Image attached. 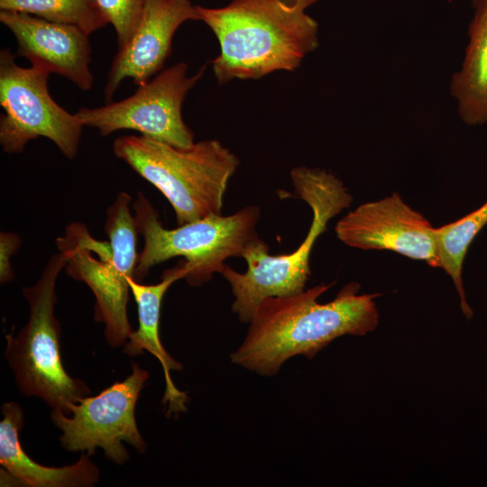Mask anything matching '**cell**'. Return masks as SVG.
Segmentation results:
<instances>
[{
  "instance_id": "cell-15",
  "label": "cell",
  "mask_w": 487,
  "mask_h": 487,
  "mask_svg": "<svg viewBox=\"0 0 487 487\" xmlns=\"http://www.w3.org/2000/svg\"><path fill=\"white\" fill-rule=\"evenodd\" d=\"M184 278L185 271L179 262L175 267L166 270L157 284L144 285L133 278L129 279L130 290L137 305L138 328L130 334L123 352L128 356H137L148 351L160 361L166 385L162 403L167 417L186 411L188 396L176 388L171 379L170 372L180 371L182 364L169 354L161 342L160 313L168 289L176 280Z\"/></svg>"
},
{
  "instance_id": "cell-19",
  "label": "cell",
  "mask_w": 487,
  "mask_h": 487,
  "mask_svg": "<svg viewBox=\"0 0 487 487\" xmlns=\"http://www.w3.org/2000/svg\"><path fill=\"white\" fill-rule=\"evenodd\" d=\"M108 23L115 28L118 49L133 36L147 0H96Z\"/></svg>"
},
{
  "instance_id": "cell-21",
  "label": "cell",
  "mask_w": 487,
  "mask_h": 487,
  "mask_svg": "<svg viewBox=\"0 0 487 487\" xmlns=\"http://www.w3.org/2000/svg\"><path fill=\"white\" fill-rule=\"evenodd\" d=\"M474 13L487 10V0H471Z\"/></svg>"
},
{
  "instance_id": "cell-10",
  "label": "cell",
  "mask_w": 487,
  "mask_h": 487,
  "mask_svg": "<svg viewBox=\"0 0 487 487\" xmlns=\"http://www.w3.org/2000/svg\"><path fill=\"white\" fill-rule=\"evenodd\" d=\"M149 373L132 363L131 374L115 381L94 397H83L69 407V415L52 409L51 418L61 431L63 448L70 452H87L90 456L96 448L116 464L129 460L123 442L138 453L146 450L135 420V406Z\"/></svg>"
},
{
  "instance_id": "cell-5",
  "label": "cell",
  "mask_w": 487,
  "mask_h": 487,
  "mask_svg": "<svg viewBox=\"0 0 487 487\" xmlns=\"http://www.w3.org/2000/svg\"><path fill=\"white\" fill-rule=\"evenodd\" d=\"M115 156L157 188L170 203L177 225L221 214L237 156L217 140L179 148L142 135L114 141Z\"/></svg>"
},
{
  "instance_id": "cell-1",
  "label": "cell",
  "mask_w": 487,
  "mask_h": 487,
  "mask_svg": "<svg viewBox=\"0 0 487 487\" xmlns=\"http://www.w3.org/2000/svg\"><path fill=\"white\" fill-rule=\"evenodd\" d=\"M332 284H319L299 294L265 299L256 308L243 343L231 354L232 363L262 376H274L296 355L312 359L345 335H364L379 323L374 299L357 292L360 285L344 286L326 304L318 297Z\"/></svg>"
},
{
  "instance_id": "cell-4",
  "label": "cell",
  "mask_w": 487,
  "mask_h": 487,
  "mask_svg": "<svg viewBox=\"0 0 487 487\" xmlns=\"http://www.w3.org/2000/svg\"><path fill=\"white\" fill-rule=\"evenodd\" d=\"M131 201L127 192H119L108 207L104 225L108 243L95 239L78 222L69 225L56 242L67 260L66 274L93 292L95 320L105 325L106 340L114 348L124 346L133 331L127 316L129 279H134L139 254Z\"/></svg>"
},
{
  "instance_id": "cell-14",
  "label": "cell",
  "mask_w": 487,
  "mask_h": 487,
  "mask_svg": "<svg viewBox=\"0 0 487 487\" xmlns=\"http://www.w3.org/2000/svg\"><path fill=\"white\" fill-rule=\"evenodd\" d=\"M0 464L4 478L28 487H90L99 480L97 466L86 453L75 464L62 467L44 466L33 461L23 450L19 432L23 425V412L15 402L1 407Z\"/></svg>"
},
{
  "instance_id": "cell-6",
  "label": "cell",
  "mask_w": 487,
  "mask_h": 487,
  "mask_svg": "<svg viewBox=\"0 0 487 487\" xmlns=\"http://www.w3.org/2000/svg\"><path fill=\"white\" fill-rule=\"evenodd\" d=\"M133 210L137 232L144 242L134 271L137 281L152 267L182 257L184 279L190 286H200L221 272L226 259L242 257L246 244L258 237L257 206H247L230 216L210 215L173 229L163 226L157 210L142 192L133 202Z\"/></svg>"
},
{
  "instance_id": "cell-20",
  "label": "cell",
  "mask_w": 487,
  "mask_h": 487,
  "mask_svg": "<svg viewBox=\"0 0 487 487\" xmlns=\"http://www.w3.org/2000/svg\"><path fill=\"white\" fill-rule=\"evenodd\" d=\"M22 244L18 234L11 232L0 233V282L8 283L14 280L12 258Z\"/></svg>"
},
{
  "instance_id": "cell-13",
  "label": "cell",
  "mask_w": 487,
  "mask_h": 487,
  "mask_svg": "<svg viewBox=\"0 0 487 487\" xmlns=\"http://www.w3.org/2000/svg\"><path fill=\"white\" fill-rule=\"evenodd\" d=\"M191 20L198 16L189 0H147L133 36L113 60L104 87L106 104L112 102L124 79L141 86L161 70L176 31Z\"/></svg>"
},
{
  "instance_id": "cell-7",
  "label": "cell",
  "mask_w": 487,
  "mask_h": 487,
  "mask_svg": "<svg viewBox=\"0 0 487 487\" xmlns=\"http://www.w3.org/2000/svg\"><path fill=\"white\" fill-rule=\"evenodd\" d=\"M66 262L62 253H54L37 282L23 289L29 318L16 336L5 335V356L23 395L40 398L52 409L69 415V407L91 391L83 381L67 373L60 356L56 283Z\"/></svg>"
},
{
  "instance_id": "cell-3",
  "label": "cell",
  "mask_w": 487,
  "mask_h": 487,
  "mask_svg": "<svg viewBox=\"0 0 487 487\" xmlns=\"http://www.w3.org/2000/svg\"><path fill=\"white\" fill-rule=\"evenodd\" d=\"M290 178L295 192L313 212L306 238L292 253L270 255L268 244L259 237L249 241L242 257L247 263L244 273L225 264L220 274L231 286L234 300L232 310L243 323H250L256 308L267 298L286 297L305 290L310 275L312 248L326 229L328 221L348 207L353 197L343 181L318 168L297 167Z\"/></svg>"
},
{
  "instance_id": "cell-11",
  "label": "cell",
  "mask_w": 487,
  "mask_h": 487,
  "mask_svg": "<svg viewBox=\"0 0 487 487\" xmlns=\"http://www.w3.org/2000/svg\"><path fill=\"white\" fill-rule=\"evenodd\" d=\"M345 245L362 250H390L440 268L436 228L394 192L357 207L335 228Z\"/></svg>"
},
{
  "instance_id": "cell-16",
  "label": "cell",
  "mask_w": 487,
  "mask_h": 487,
  "mask_svg": "<svg viewBox=\"0 0 487 487\" xmlns=\"http://www.w3.org/2000/svg\"><path fill=\"white\" fill-rule=\"evenodd\" d=\"M460 68L453 74L450 94L460 119L468 125L487 124V10L474 13Z\"/></svg>"
},
{
  "instance_id": "cell-18",
  "label": "cell",
  "mask_w": 487,
  "mask_h": 487,
  "mask_svg": "<svg viewBox=\"0 0 487 487\" xmlns=\"http://www.w3.org/2000/svg\"><path fill=\"white\" fill-rule=\"evenodd\" d=\"M0 9L75 25L89 35L108 24L96 0H0Z\"/></svg>"
},
{
  "instance_id": "cell-12",
  "label": "cell",
  "mask_w": 487,
  "mask_h": 487,
  "mask_svg": "<svg viewBox=\"0 0 487 487\" xmlns=\"http://www.w3.org/2000/svg\"><path fill=\"white\" fill-rule=\"evenodd\" d=\"M0 21L14 34L17 55L32 67L64 77L81 90L92 88V48L81 28L6 10L0 11Z\"/></svg>"
},
{
  "instance_id": "cell-8",
  "label": "cell",
  "mask_w": 487,
  "mask_h": 487,
  "mask_svg": "<svg viewBox=\"0 0 487 487\" xmlns=\"http://www.w3.org/2000/svg\"><path fill=\"white\" fill-rule=\"evenodd\" d=\"M7 49L0 51V144L9 154L22 152L38 137L51 141L69 160L77 156L84 125L51 97L50 73L16 64Z\"/></svg>"
},
{
  "instance_id": "cell-2",
  "label": "cell",
  "mask_w": 487,
  "mask_h": 487,
  "mask_svg": "<svg viewBox=\"0 0 487 487\" xmlns=\"http://www.w3.org/2000/svg\"><path fill=\"white\" fill-rule=\"evenodd\" d=\"M317 0H231L222 7L196 5L198 20L216 35L212 63L219 84L294 71L318 47V23L306 10Z\"/></svg>"
},
{
  "instance_id": "cell-9",
  "label": "cell",
  "mask_w": 487,
  "mask_h": 487,
  "mask_svg": "<svg viewBox=\"0 0 487 487\" xmlns=\"http://www.w3.org/2000/svg\"><path fill=\"white\" fill-rule=\"evenodd\" d=\"M203 65L188 77V65L179 62L138 86L130 96L95 108L82 107L75 115L84 126L96 129L101 136L119 130H133L142 136L188 148L194 133L185 124L181 107L188 91L202 78Z\"/></svg>"
},
{
  "instance_id": "cell-17",
  "label": "cell",
  "mask_w": 487,
  "mask_h": 487,
  "mask_svg": "<svg viewBox=\"0 0 487 487\" xmlns=\"http://www.w3.org/2000/svg\"><path fill=\"white\" fill-rule=\"evenodd\" d=\"M487 224V202L463 218L436 228L440 268L453 280L461 299V308L467 318L473 311L465 299L462 281L463 262L468 248Z\"/></svg>"
}]
</instances>
